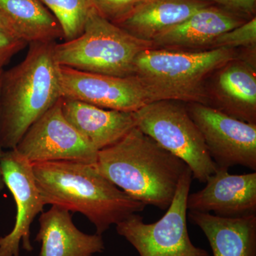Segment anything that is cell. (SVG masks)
I'll return each mask as SVG.
<instances>
[{
  "instance_id": "obj_1",
  "label": "cell",
  "mask_w": 256,
  "mask_h": 256,
  "mask_svg": "<svg viewBox=\"0 0 256 256\" xmlns=\"http://www.w3.org/2000/svg\"><path fill=\"white\" fill-rule=\"evenodd\" d=\"M94 166L132 198L161 210L171 204L188 168L136 126L118 142L99 150Z\"/></svg>"
},
{
  "instance_id": "obj_2",
  "label": "cell",
  "mask_w": 256,
  "mask_h": 256,
  "mask_svg": "<svg viewBox=\"0 0 256 256\" xmlns=\"http://www.w3.org/2000/svg\"><path fill=\"white\" fill-rule=\"evenodd\" d=\"M32 166L45 204L82 214L95 226L99 235L146 208V205L101 175L94 164L54 161Z\"/></svg>"
},
{
  "instance_id": "obj_3",
  "label": "cell",
  "mask_w": 256,
  "mask_h": 256,
  "mask_svg": "<svg viewBox=\"0 0 256 256\" xmlns=\"http://www.w3.org/2000/svg\"><path fill=\"white\" fill-rule=\"evenodd\" d=\"M55 43L30 44L24 60L3 70L0 84V144L14 149L35 121L60 97Z\"/></svg>"
},
{
  "instance_id": "obj_4",
  "label": "cell",
  "mask_w": 256,
  "mask_h": 256,
  "mask_svg": "<svg viewBox=\"0 0 256 256\" xmlns=\"http://www.w3.org/2000/svg\"><path fill=\"white\" fill-rule=\"evenodd\" d=\"M233 50L204 52L148 48L138 55L133 76L151 102L170 100L205 104L203 82L208 74L234 60Z\"/></svg>"
},
{
  "instance_id": "obj_5",
  "label": "cell",
  "mask_w": 256,
  "mask_h": 256,
  "mask_svg": "<svg viewBox=\"0 0 256 256\" xmlns=\"http://www.w3.org/2000/svg\"><path fill=\"white\" fill-rule=\"evenodd\" d=\"M152 43L130 34L92 6L77 38L54 44L56 64L89 73L132 76L136 57Z\"/></svg>"
},
{
  "instance_id": "obj_6",
  "label": "cell",
  "mask_w": 256,
  "mask_h": 256,
  "mask_svg": "<svg viewBox=\"0 0 256 256\" xmlns=\"http://www.w3.org/2000/svg\"><path fill=\"white\" fill-rule=\"evenodd\" d=\"M133 114L136 127L183 160L191 170L193 178L206 183L216 172V165L201 132L180 101H152Z\"/></svg>"
},
{
  "instance_id": "obj_7",
  "label": "cell",
  "mask_w": 256,
  "mask_h": 256,
  "mask_svg": "<svg viewBox=\"0 0 256 256\" xmlns=\"http://www.w3.org/2000/svg\"><path fill=\"white\" fill-rule=\"evenodd\" d=\"M193 180L190 168L184 172L171 204L154 223L146 224L134 214L116 225V230L132 244L140 256H210L195 246L188 236V198Z\"/></svg>"
},
{
  "instance_id": "obj_8",
  "label": "cell",
  "mask_w": 256,
  "mask_h": 256,
  "mask_svg": "<svg viewBox=\"0 0 256 256\" xmlns=\"http://www.w3.org/2000/svg\"><path fill=\"white\" fill-rule=\"evenodd\" d=\"M188 114L201 132L217 169L234 166L256 171V126L206 104L192 102Z\"/></svg>"
},
{
  "instance_id": "obj_9",
  "label": "cell",
  "mask_w": 256,
  "mask_h": 256,
  "mask_svg": "<svg viewBox=\"0 0 256 256\" xmlns=\"http://www.w3.org/2000/svg\"><path fill=\"white\" fill-rule=\"evenodd\" d=\"M14 149L32 164L76 161L95 164L98 152L66 118L62 98L28 128Z\"/></svg>"
},
{
  "instance_id": "obj_10",
  "label": "cell",
  "mask_w": 256,
  "mask_h": 256,
  "mask_svg": "<svg viewBox=\"0 0 256 256\" xmlns=\"http://www.w3.org/2000/svg\"><path fill=\"white\" fill-rule=\"evenodd\" d=\"M58 77L63 98L130 112L151 102L149 94L134 76H114L58 66Z\"/></svg>"
},
{
  "instance_id": "obj_11",
  "label": "cell",
  "mask_w": 256,
  "mask_h": 256,
  "mask_svg": "<svg viewBox=\"0 0 256 256\" xmlns=\"http://www.w3.org/2000/svg\"><path fill=\"white\" fill-rule=\"evenodd\" d=\"M1 170L4 185L14 197L16 218L12 230L0 238V256H20V244L26 252L33 250L30 228L45 203L37 186L31 162L16 149L3 152Z\"/></svg>"
},
{
  "instance_id": "obj_12",
  "label": "cell",
  "mask_w": 256,
  "mask_h": 256,
  "mask_svg": "<svg viewBox=\"0 0 256 256\" xmlns=\"http://www.w3.org/2000/svg\"><path fill=\"white\" fill-rule=\"evenodd\" d=\"M228 171L217 169L203 190L190 194L188 210L228 218L256 214V172L232 174Z\"/></svg>"
},
{
  "instance_id": "obj_13",
  "label": "cell",
  "mask_w": 256,
  "mask_h": 256,
  "mask_svg": "<svg viewBox=\"0 0 256 256\" xmlns=\"http://www.w3.org/2000/svg\"><path fill=\"white\" fill-rule=\"evenodd\" d=\"M38 222L35 240L42 244L40 256H92L105 249L101 235L82 233L63 207L52 205L42 212Z\"/></svg>"
},
{
  "instance_id": "obj_14",
  "label": "cell",
  "mask_w": 256,
  "mask_h": 256,
  "mask_svg": "<svg viewBox=\"0 0 256 256\" xmlns=\"http://www.w3.org/2000/svg\"><path fill=\"white\" fill-rule=\"evenodd\" d=\"M62 108L67 120L98 151L118 142L136 126L133 112L107 110L63 98Z\"/></svg>"
},
{
  "instance_id": "obj_15",
  "label": "cell",
  "mask_w": 256,
  "mask_h": 256,
  "mask_svg": "<svg viewBox=\"0 0 256 256\" xmlns=\"http://www.w3.org/2000/svg\"><path fill=\"white\" fill-rule=\"evenodd\" d=\"M242 23L234 13L210 5L162 32L152 43L164 50L210 46L220 35Z\"/></svg>"
},
{
  "instance_id": "obj_16",
  "label": "cell",
  "mask_w": 256,
  "mask_h": 256,
  "mask_svg": "<svg viewBox=\"0 0 256 256\" xmlns=\"http://www.w3.org/2000/svg\"><path fill=\"white\" fill-rule=\"evenodd\" d=\"M188 216L206 236L214 256H256V214L228 218L190 212Z\"/></svg>"
},
{
  "instance_id": "obj_17",
  "label": "cell",
  "mask_w": 256,
  "mask_h": 256,
  "mask_svg": "<svg viewBox=\"0 0 256 256\" xmlns=\"http://www.w3.org/2000/svg\"><path fill=\"white\" fill-rule=\"evenodd\" d=\"M210 5L203 0H146L116 25L139 40L152 42L162 32Z\"/></svg>"
},
{
  "instance_id": "obj_18",
  "label": "cell",
  "mask_w": 256,
  "mask_h": 256,
  "mask_svg": "<svg viewBox=\"0 0 256 256\" xmlns=\"http://www.w3.org/2000/svg\"><path fill=\"white\" fill-rule=\"evenodd\" d=\"M0 12L28 44L54 43L63 37L56 18L40 0H0Z\"/></svg>"
},
{
  "instance_id": "obj_19",
  "label": "cell",
  "mask_w": 256,
  "mask_h": 256,
  "mask_svg": "<svg viewBox=\"0 0 256 256\" xmlns=\"http://www.w3.org/2000/svg\"><path fill=\"white\" fill-rule=\"evenodd\" d=\"M218 86L232 102L229 116L256 124V78L252 70L242 64L230 66L220 74Z\"/></svg>"
},
{
  "instance_id": "obj_20",
  "label": "cell",
  "mask_w": 256,
  "mask_h": 256,
  "mask_svg": "<svg viewBox=\"0 0 256 256\" xmlns=\"http://www.w3.org/2000/svg\"><path fill=\"white\" fill-rule=\"evenodd\" d=\"M60 24L63 38L70 41L82 33L92 0H40Z\"/></svg>"
},
{
  "instance_id": "obj_21",
  "label": "cell",
  "mask_w": 256,
  "mask_h": 256,
  "mask_svg": "<svg viewBox=\"0 0 256 256\" xmlns=\"http://www.w3.org/2000/svg\"><path fill=\"white\" fill-rule=\"evenodd\" d=\"M256 42V18H254L250 21L220 35L210 46H214V48L233 50L236 47L252 46Z\"/></svg>"
},
{
  "instance_id": "obj_22",
  "label": "cell",
  "mask_w": 256,
  "mask_h": 256,
  "mask_svg": "<svg viewBox=\"0 0 256 256\" xmlns=\"http://www.w3.org/2000/svg\"><path fill=\"white\" fill-rule=\"evenodd\" d=\"M146 0H92L99 14L111 22L118 24Z\"/></svg>"
},
{
  "instance_id": "obj_23",
  "label": "cell",
  "mask_w": 256,
  "mask_h": 256,
  "mask_svg": "<svg viewBox=\"0 0 256 256\" xmlns=\"http://www.w3.org/2000/svg\"><path fill=\"white\" fill-rule=\"evenodd\" d=\"M26 44V42L13 34L0 30V70Z\"/></svg>"
},
{
  "instance_id": "obj_24",
  "label": "cell",
  "mask_w": 256,
  "mask_h": 256,
  "mask_svg": "<svg viewBox=\"0 0 256 256\" xmlns=\"http://www.w3.org/2000/svg\"><path fill=\"white\" fill-rule=\"evenodd\" d=\"M223 6L228 12L238 14H252L255 12L256 0H203Z\"/></svg>"
},
{
  "instance_id": "obj_25",
  "label": "cell",
  "mask_w": 256,
  "mask_h": 256,
  "mask_svg": "<svg viewBox=\"0 0 256 256\" xmlns=\"http://www.w3.org/2000/svg\"><path fill=\"white\" fill-rule=\"evenodd\" d=\"M0 30L10 32V33L13 34L15 36H16V35L15 34L14 30H13L11 24L10 23L8 18H5L4 15L2 12H0Z\"/></svg>"
},
{
  "instance_id": "obj_26",
  "label": "cell",
  "mask_w": 256,
  "mask_h": 256,
  "mask_svg": "<svg viewBox=\"0 0 256 256\" xmlns=\"http://www.w3.org/2000/svg\"><path fill=\"white\" fill-rule=\"evenodd\" d=\"M3 70H0V84H1V76L2 74ZM2 148L1 144H0V192L2 191L3 188H4L5 185L4 183V181H3L2 174V170H1V158L2 156L3 151Z\"/></svg>"
}]
</instances>
